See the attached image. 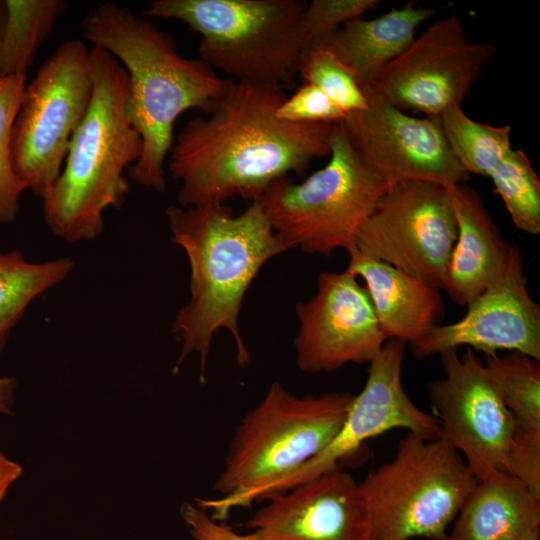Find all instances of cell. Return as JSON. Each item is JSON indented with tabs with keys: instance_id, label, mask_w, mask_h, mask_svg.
Instances as JSON below:
<instances>
[{
	"instance_id": "obj_1",
	"label": "cell",
	"mask_w": 540,
	"mask_h": 540,
	"mask_svg": "<svg viewBox=\"0 0 540 540\" xmlns=\"http://www.w3.org/2000/svg\"><path fill=\"white\" fill-rule=\"evenodd\" d=\"M287 97L278 85L230 80L206 117L185 123L168 164L180 182L179 206L220 205L232 197L255 202L275 180L330 156L340 122L279 119Z\"/></svg>"
},
{
	"instance_id": "obj_2",
	"label": "cell",
	"mask_w": 540,
	"mask_h": 540,
	"mask_svg": "<svg viewBox=\"0 0 540 540\" xmlns=\"http://www.w3.org/2000/svg\"><path fill=\"white\" fill-rule=\"evenodd\" d=\"M82 36L119 60L127 72V114L142 139L139 159L127 171L135 183L163 193L165 160L174 125L185 111L209 114L225 93L229 78L204 60L186 58L173 37L127 7L100 1L82 18Z\"/></svg>"
},
{
	"instance_id": "obj_3",
	"label": "cell",
	"mask_w": 540,
	"mask_h": 540,
	"mask_svg": "<svg viewBox=\"0 0 540 540\" xmlns=\"http://www.w3.org/2000/svg\"><path fill=\"white\" fill-rule=\"evenodd\" d=\"M166 215L171 240L185 251L190 265V299L172 326L182 343L175 369L197 353L204 382L210 346L220 329L232 334L238 364L249 363L239 330L243 297L262 266L289 247L275 234L257 202L238 216L224 204L172 205Z\"/></svg>"
},
{
	"instance_id": "obj_4",
	"label": "cell",
	"mask_w": 540,
	"mask_h": 540,
	"mask_svg": "<svg viewBox=\"0 0 540 540\" xmlns=\"http://www.w3.org/2000/svg\"><path fill=\"white\" fill-rule=\"evenodd\" d=\"M92 95L75 130L62 171L43 197L44 220L66 242L96 239L104 212L120 209L130 189L125 169L142 152V139L127 114L129 79L109 52L89 53Z\"/></svg>"
},
{
	"instance_id": "obj_5",
	"label": "cell",
	"mask_w": 540,
	"mask_h": 540,
	"mask_svg": "<svg viewBox=\"0 0 540 540\" xmlns=\"http://www.w3.org/2000/svg\"><path fill=\"white\" fill-rule=\"evenodd\" d=\"M353 395L297 396L273 382L239 422L214 483L216 498L196 505L217 521L258 502L260 495L320 453L344 423Z\"/></svg>"
},
{
	"instance_id": "obj_6",
	"label": "cell",
	"mask_w": 540,
	"mask_h": 540,
	"mask_svg": "<svg viewBox=\"0 0 540 540\" xmlns=\"http://www.w3.org/2000/svg\"><path fill=\"white\" fill-rule=\"evenodd\" d=\"M303 0H155L143 14L184 23L199 55L230 80L290 88L308 44Z\"/></svg>"
},
{
	"instance_id": "obj_7",
	"label": "cell",
	"mask_w": 540,
	"mask_h": 540,
	"mask_svg": "<svg viewBox=\"0 0 540 540\" xmlns=\"http://www.w3.org/2000/svg\"><path fill=\"white\" fill-rule=\"evenodd\" d=\"M477 480L438 436L409 432L395 456L359 483L372 540H446Z\"/></svg>"
},
{
	"instance_id": "obj_8",
	"label": "cell",
	"mask_w": 540,
	"mask_h": 540,
	"mask_svg": "<svg viewBox=\"0 0 540 540\" xmlns=\"http://www.w3.org/2000/svg\"><path fill=\"white\" fill-rule=\"evenodd\" d=\"M389 187L361 161L340 122L323 168L301 183L281 177L255 202L289 249L329 256L356 249L361 225Z\"/></svg>"
},
{
	"instance_id": "obj_9",
	"label": "cell",
	"mask_w": 540,
	"mask_h": 540,
	"mask_svg": "<svg viewBox=\"0 0 540 540\" xmlns=\"http://www.w3.org/2000/svg\"><path fill=\"white\" fill-rule=\"evenodd\" d=\"M89 53L79 39L61 43L22 96L12 129V162L27 190L41 199L59 177L90 104Z\"/></svg>"
},
{
	"instance_id": "obj_10",
	"label": "cell",
	"mask_w": 540,
	"mask_h": 540,
	"mask_svg": "<svg viewBox=\"0 0 540 540\" xmlns=\"http://www.w3.org/2000/svg\"><path fill=\"white\" fill-rule=\"evenodd\" d=\"M457 239V223L445 188L426 182L393 185L361 225L356 249L413 278L444 288Z\"/></svg>"
},
{
	"instance_id": "obj_11",
	"label": "cell",
	"mask_w": 540,
	"mask_h": 540,
	"mask_svg": "<svg viewBox=\"0 0 540 540\" xmlns=\"http://www.w3.org/2000/svg\"><path fill=\"white\" fill-rule=\"evenodd\" d=\"M496 51L493 44L471 42L451 13L416 36L365 86L403 112L437 117L461 105Z\"/></svg>"
},
{
	"instance_id": "obj_12",
	"label": "cell",
	"mask_w": 540,
	"mask_h": 540,
	"mask_svg": "<svg viewBox=\"0 0 540 540\" xmlns=\"http://www.w3.org/2000/svg\"><path fill=\"white\" fill-rule=\"evenodd\" d=\"M439 355L444 376L427 386L439 424L436 436L461 454L476 480L497 470L507 472L515 421L484 362L470 348L461 356L457 349Z\"/></svg>"
},
{
	"instance_id": "obj_13",
	"label": "cell",
	"mask_w": 540,
	"mask_h": 540,
	"mask_svg": "<svg viewBox=\"0 0 540 540\" xmlns=\"http://www.w3.org/2000/svg\"><path fill=\"white\" fill-rule=\"evenodd\" d=\"M367 105L341 121L361 161L390 187L426 182L448 189L470 175L451 152L434 117H414L361 87Z\"/></svg>"
},
{
	"instance_id": "obj_14",
	"label": "cell",
	"mask_w": 540,
	"mask_h": 540,
	"mask_svg": "<svg viewBox=\"0 0 540 540\" xmlns=\"http://www.w3.org/2000/svg\"><path fill=\"white\" fill-rule=\"evenodd\" d=\"M406 343L388 339L369 363L368 377L361 392L353 396L346 419L332 441L301 468L267 488L258 502L282 493L319 474L338 468L367 440L395 428L436 436L437 419L421 410L402 384Z\"/></svg>"
},
{
	"instance_id": "obj_15",
	"label": "cell",
	"mask_w": 540,
	"mask_h": 540,
	"mask_svg": "<svg viewBox=\"0 0 540 540\" xmlns=\"http://www.w3.org/2000/svg\"><path fill=\"white\" fill-rule=\"evenodd\" d=\"M295 311L300 324L296 363L306 373L369 364L387 340L366 288L347 270L322 272L316 294L297 303Z\"/></svg>"
},
{
	"instance_id": "obj_16",
	"label": "cell",
	"mask_w": 540,
	"mask_h": 540,
	"mask_svg": "<svg viewBox=\"0 0 540 540\" xmlns=\"http://www.w3.org/2000/svg\"><path fill=\"white\" fill-rule=\"evenodd\" d=\"M457 322L432 326L410 344L417 358L466 346L485 356L517 351L540 361V307L529 293L515 244L504 274L467 305Z\"/></svg>"
},
{
	"instance_id": "obj_17",
	"label": "cell",
	"mask_w": 540,
	"mask_h": 540,
	"mask_svg": "<svg viewBox=\"0 0 540 540\" xmlns=\"http://www.w3.org/2000/svg\"><path fill=\"white\" fill-rule=\"evenodd\" d=\"M264 502L245 523L262 540H372L360 485L339 467Z\"/></svg>"
},
{
	"instance_id": "obj_18",
	"label": "cell",
	"mask_w": 540,
	"mask_h": 540,
	"mask_svg": "<svg viewBox=\"0 0 540 540\" xmlns=\"http://www.w3.org/2000/svg\"><path fill=\"white\" fill-rule=\"evenodd\" d=\"M446 190L457 239L443 289L452 302L467 306L504 274L515 244L503 238L476 190L464 183Z\"/></svg>"
},
{
	"instance_id": "obj_19",
	"label": "cell",
	"mask_w": 540,
	"mask_h": 540,
	"mask_svg": "<svg viewBox=\"0 0 540 540\" xmlns=\"http://www.w3.org/2000/svg\"><path fill=\"white\" fill-rule=\"evenodd\" d=\"M347 271L364 280L379 326L386 339L413 343L444 314L440 289L425 284L384 262L348 253Z\"/></svg>"
},
{
	"instance_id": "obj_20",
	"label": "cell",
	"mask_w": 540,
	"mask_h": 540,
	"mask_svg": "<svg viewBox=\"0 0 540 540\" xmlns=\"http://www.w3.org/2000/svg\"><path fill=\"white\" fill-rule=\"evenodd\" d=\"M446 540H524L540 529V497L506 471L477 480Z\"/></svg>"
},
{
	"instance_id": "obj_21",
	"label": "cell",
	"mask_w": 540,
	"mask_h": 540,
	"mask_svg": "<svg viewBox=\"0 0 540 540\" xmlns=\"http://www.w3.org/2000/svg\"><path fill=\"white\" fill-rule=\"evenodd\" d=\"M434 14L433 8L420 7L415 1H409L377 18L352 20L308 45L331 52L362 87L406 50L416 37L418 26Z\"/></svg>"
},
{
	"instance_id": "obj_22",
	"label": "cell",
	"mask_w": 540,
	"mask_h": 540,
	"mask_svg": "<svg viewBox=\"0 0 540 540\" xmlns=\"http://www.w3.org/2000/svg\"><path fill=\"white\" fill-rule=\"evenodd\" d=\"M74 264L68 257L31 263L19 250L0 252V353L29 304L66 279Z\"/></svg>"
},
{
	"instance_id": "obj_23",
	"label": "cell",
	"mask_w": 540,
	"mask_h": 540,
	"mask_svg": "<svg viewBox=\"0 0 540 540\" xmlns=\"http://www.w3.org/2000/svg\"><path fill=\"white\" fill-rule=\"evenodd\" d=\"M7 17L0 40V79L26 75L57 18L64 0H5Z\"/></svg>"
},
{
	"instance_id": "obj_24",
	"label": "cell",
	"mask_w": 540,
	"mask_h": 540,
	"mask_svg": "<svg viewBox=\"0 0 540 540\" xmlns=\"http://www.w3.org/2000/svg\"><path fill=\"white\" fill-rule=\"evenodd\" d=\"M456 160L470 174L489 177L512 148L510 125L494 126L475 121L453 105L434 117Z\"/></svg>"
},
{
	"instance_id": "obj_25",
	"label": "cell",
	"mask_w": 540,
	"mask_h": 540,
	"mask_svg": "<svg viewBox=\"0 0 540 540\" xmlns=\"http://www.w3.org/2000/svg\"><path fill=\"white\" fill-rule=\"evenodd\" d=\"M484 365L515 426L540 430V361L512 351L487 355Z\"/></svg>"
},
{
	"instance_id": "obj_26",
	"label": "cell",
	"mask_w": 540,
	"mask_h": 540,
	"mask_svg": "<svg viewBox=\"0 0 540 540\" xmlns=\"http://www.w3.org/2000/svg\"><path fill=\"white\" fill-rule=\"evenodd\" d=\"M489 177L514 226L532 235L540 233V179L528 156L511 148Z\"/></svg>"
},
{
	"instance_id": "obj_27",
	"label": "cell",
	"mask_w": 540,
	"mask_h": 540,
	"mask_svg": "<svg viewBox=\"0 0 540 540\" xmlns=\"http://www.w3.org/2000/svg\"><path fill=\"white\" fill-rule=\"evenodd\" d=\"M27 84L26 75L0 79V223H11L20 208L25 184L12 162V129Z\"/></svg>"
},
{
	"instance_id": "obj_28",
	"label": "cell",
	"mask_w": 540,
	"mask_h": 540,
	"mask_svg": "<svg viewBox=\"0 0 540 540\" xmlns=\"http://www.w3.org/2000/svg\"><path fill=\"white\" fill-rule=\"evenodd\" d=\"M296 72L305 84L317 87L347 114L362 110L367 105L354 74L322 47L306 46L300 55Z\"/></svg>"
},
{
	"instance_id": "obj_29",
	"label": "cell",
	"mask_w": 540,
	"mask_h": 540,
	"mask_svg": "<svg viewBox=\"0 0 540 540\" xmlns=\"http://www.w3.org/2000/svg\"><path fill=\"white\" fill-rule=\"evenodd\" d=\"M378 3L377 0H313L307 4L304 12L308 44L352 20L362 18Z\"/></svg>"
},
{
	"instance_id": "obj_30",
	"label": "cell",
	"mask_w": 540,
	"mask_h": 540,
	"mask_svg": "<svg viewBox=\"0 0 540 540\" xmlns=\"http://www.w3.org/2000/svg\"><path fill=\"white\" fill-rule=\"evenodd\" d=\"M279 119L289 122H341L347 113L311 84H303L277 108Z\"/></svg>"
},
{
	"instance_id": "obj_31",
	"label": "cell",
	"mask_w": 540,
	"mask_h": 540,
	"mask_svg": "<svg viewBox=\"0 0 540 540\" xmlns=\"http://www.w3.org/2000/svg\"><path fill=\"white\" fill-rule=\"evenodd\" d=\"M507 473L540 497V430L515 426L508 450Z\"/></svg>"
},
{
	"instance_id": "obj_32",
	"label": "cell",
	"mask_w": 540,
	"mask_h": 540,
	"mask_svg": "<svg viewBox=\"0 0 540 540\" xmlns=\"http://www.w3.org/2000/svg\"><path fill=\"white\" fill-rule=\"evenodd\" d=\"M180 514L194 540H262L254 532L237 533L225 521L214 520L207 511L194 503H184Z\"/></svg>"
},
{
	"instance_id": "obj_33",
	"label": "cell",
	"mask_w": 540,
	"mask_h": 540,
	"mask_svg": "<svg viewBox=\"0 0 540 540\" xmlns=\"http://www.w3.org/2000/svg\"><path fill=\"white\" fill-rule=\"evenodd\" d=\"M22 473L21 465L12 461L0 451V502L4 499L10 486Z\"/></svg>"
},
{
	"instance_id": "obj_34",
	"label": "cell",
	"mask_w": 540,
	"mask_h": 540,
	"mask_svg": "<svg viewBox=\"0 0 540 540\" xmlns=\"http://www.w3.org/2000/svg\"><path fill=\"white\" fill-rule=\"evenodd\" d=\"M16 380L12 377L0 376V413L12 414Z\"/></svg>"
},
{
	"instance_id": "obj_35",
	"label": "cell",
	"mask_w": 540,
	"mask_h": 540,
	"mask_svg": "<svg viewBox=\"0 0 540 540\" xmlns=\"http://www.w3.org/2000/svg\"><path fill=\"white\" fill-rule=\"evenodd\" d=\"M6 17H7V9H6L5 0H0V40H1V36L3 33L4 26H5Z\"/></svg>"
},
{
	"instance_id": "obj_36",
	"label": "cell",
	"mask_w": 540,
	"mask_h": 540,
	"mask_svg": "<svg viewBox=\"0 0 540 540\" xmlns=\"http://www.w3.org/2000/svg\"><path fill=\"white\" fill-rule=\"evenodd\" d=\"M524 540H540V529L533 531L527 538Z\"/></svg>"
},
{
	"instance_id": "obj_37",
	"label": "cell",
	"mask_w": 540,
	"mask_h": 540,
	"mask_svg": "<svg viewBox=\"0 0 540 540\" xmlns=\"http://www.w3.org/2000/svg\"><path fill=\"white\" fill-rule=\"evenodd\" d=\"M411 540H437V539H411Z\"/></svg>"
}]
</instances>
